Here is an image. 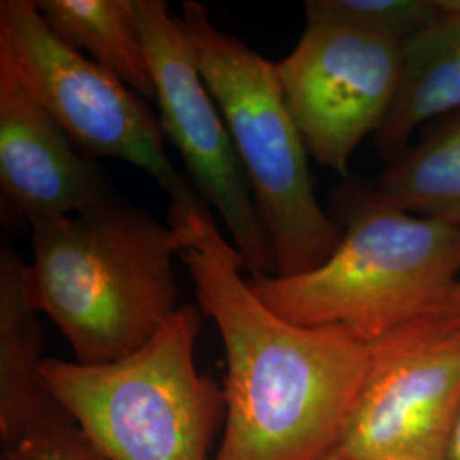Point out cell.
Masks as SVG:
<instances>
[{
  "label": "cell",
  "instance_id": "cell-1",
  "mask_svg": "<svg viewBox=\"0 0 460 460\" xmlns=\"http://www.w3.org/2000/svg\"><path fill=\"white\" fill-rule=\"evenodd\" d=\"M169 227L226 348L224 437L212 460L326 459L360 394L368 345L340 326H298L273 313L208 208Z\"/></svg>",
  "mask_w": 460,
  "mask_h": 460
},
{
  "label": "cell",
  "instance_id": "cell-2",
  "mask_svg": "<svg viewBox=\"0 0 460 460\" xmlns=\"http://www.w3.org/2000/svg\"><path fill=\"white\" fill-rule=\"evenodd\" d=\"M30 296L74 351L102 365L140 349L178 307L181 235L113 198L83 214L31 222Z\"/></svg>",
  "mask_w": 460,
  "mask_h": 460
},
{
  "label": "cell",
  "instance_id": "cell-3",
  "mask_svg": "<svg viewBox=\"0 0 460 460\" xmlns=\"http://www.w3.org/2000/svg\"><path fill=\"white\" fill-rule=\"evenodd\" d=\"M343 239L326 263L296 277L251 279L279 317L340 326L370 345L427 319L460 281V227L408 214L376 190H346Z\"/></svg>",
  "mask_w": 460,
  "mask_h": 460
},
{
  "label": "cell",
  "instance_id": "cell-4",
  "mask_svg": "<svg viewBox=\"0 0 460 460\" xmlns=\"http://www.w3.org/2000/svg\"><path fill=\"white\" fill-rule=\"evenodd\" d=\"M199 329V307L190 304L121 360L45 358L41 377L104 460H208L226 394L198 370Z\"/></svg>",
  "mask_w": 460,
  "mask_h": 460
},
{
  "label": "cell",
  "instance_id": "cell-5",
  "mask_svg": "<svg viewBox=\"0 0 460 460\" xmlns=\"http://www.w3.org/2000/svg\"><path fill=\"white\" fill-rule=\"evenodd\" d=\"M203 81L224 116L271 249L275 277L326 263L345 230L319 205L309 150L290 115L275 62L220 31L203 4H182Z\"/></svg>",
  "mask_w": 460,
  "mask_h": 460
},
{
  "label": "cell",
  "instance_id": "cell-6",
  "mask_svg": "<svg viewBox=\"0 0 460 460\" xmlns=\"http://www.w3.org/2000/svg\"><path fill=\"white\" fill-rule=\"evenodd\" d=\"M0 58L85 155L128 163L159 182L171 198L167 218L207 207L171 164L161 119L127 84L53 33L33 0L0 2Z\"/></svg>",
  "mask_w": 460,
  "mask_h": 460
},
{
  "label": "cell",
  "instance_id": "cell-7",
  "mask_svg": "<svg viewBox=\"0 0 460 460\" xmlns=\"http://www.w3.org/2000/svg\"><path fill=\"white\" fill-rule=\"evenodd\" d=\"M368 348L360 394L332 454L445 460L460 411V329L420 319Z\"/></svg>",
  "mask_w": 460,
  "mask_h": 460
},
{
  "label": "cell",
  "instance_id": "cell-8",
  "mask_svg": "<svg viewBox=\"0 0 460 460\" xmlns=\"http://www.w3.org/2000/svg\"><path fill=\"white\" fill-rule=\"evenodd\" d=\"M163 132L181 154L201 197L218 215L252 279L275 263L227 125L197 64L181 19L164 0H135Z\"/></svg>",
  "mask_w": 460,
  "mask_h": 460
},
{
  "label": "cell",
  "instance_id": "cell-9",
  "mask_svg": "<svg viewBox=\"0 0 460 460\" xmlns=\"http://www.w3.org/2000/svg\"><path fill=\"white\" fill-rule=\"evenodd\" d=\"M275 66L309 155L348 178L355 150L382 128L394 104L402 43L338 24L307 22L296 49Z\"/></svg>",
  "mask_w": 460,
  "mask_h": 460
},
{
  "label": "cell",
  "instance_id": "cell-10",
  "mask_svg": "<svg viewBox=\"0 0 460 460\" xmlns=\"http://www.w3.org/2000/svg\"><path fill=\"white\" fill-rule=\"evenodd\" d=\"M0 188L30 220L98 208L113 199L101 169L83 154L16 70L0 58Z\"/></svg>",
  "mask_w": 460,
  "mask_h": 460
},
{
  "label": "cell",
  "instance_id": "cell-11",
  "mask_svg": "<svg viewBox=\"0 0 460 460\" xmlns=\"http://www.w3.org/2000/svg\"><path fill=\"white\" fill-rule=\"evenodd\" d=\"M30 296L28 264L7 243L0 249V442L21 440L58 404L41 377L45 336Z\"/></svg>",
  "mask_w": 460,
  "mask_h": 460
},
{
  "label": "cell",
  "instance_id": "cell-12",
  "mask_svg": "<svg viewBox=\"0 0 460 460\" xmlns=\"http://www.w3.org/2000/svg\"><path fill=\"white\" fill-rule=\"evenodd\" d=\"M442 13L402 43L401 81L376 146L393 159L412 133L460 111V0H440Z\"/></svg>",
  "mask_w": 460,
  "mask_h": 460
},
{
  "label": "cell",
  "instance_id": "cell-13",
  "mask_svg": "<svg viewBox=\"0 0 460 460\" xmlns=\"http://www.w3.org/2000/svg\"><path fill=\"white\" fill-rule=\"evenodd\" d=\"M49 30L110 70L140 98L155 99L135 0H38Z\"/></svg>",
  "mask_w": 460,
  "mask_h": 460
},
{
  "label": "cell",
  "instance_id": "cell-14",
  "mask_svg": "<svg viewBox=\"0 0 460 460\" xmlns=\"http://www.w3.org/2000/svg\"><path fill=\"white\" fill-rule=\"evenodd\" d=\"M374 190L408 214L460 227V111L389 159Z\"/></svg>",
  "mask_w": 460,
  "mask_h": 460
},
{
  "label": "cell",
  "instance_id": "cell-15",
  "mask_svg": "<svg viewBox=\"0 0 460 460\" xmlns=\"http://www.w3.org/2000/svg\"><path fill=\"white\" fill-rule=\"evenodd\" d=\"M307 22L338 24L408 41L442 13L440 0H309Z\"/></svg>",
  "mask_w": 460,
  "mask_h": 460
},
{
  "label": "cell",
  "instance_id": "cell-16",
  "mask_svg": "<svg viewBox=\"0 0 460 460\" xmlns=\"http://www.w3.org/2000/svg\"><path fill=\"white\" fill-rule=\"evenodd\" d=\"M2 460L104 459L58 406L16 444L2 448Z\"/></svg>",
  "mask_w": 460,
  "mask_h": 460
},
{
  "label": "cell",
  "instance_id": "cell-17",
  "mask_svg": "<svg viewBox=\"0 0 460 460\" xmlns=\"http://www.w3.org/2000/svg\"><path fill=\"white\" fill-rule=\"evenodd\" d=\"M427 319H431L447 328L460 329V281L445 296L437 311Z\"/></svg>",
  "mask_w": 460,
  "mask_h": 460
},
{
  "label": "cell",
  "instance_id": "cell-18",
  "mask_svg": "<svg viewBox=\"0 0 460 460\" xmlns=\"http://www.w3.org/2000/svg\"><path fill=\"white\" fill-rule=\"evenodd\" d=\"M445 460H460V411L456 420V425L452 428L450 438H448Z\"/></svg>",
  "mask_w": 460,
  "mask_h": 460
},
{
  "label": "cell",
  "instance_id": "cell-19",
  "mask_svg": "<svg viewBox=\"0 0 460 460\" xmlns=\"http://www.w3.org/2000/svg\"><path fill=\"white\" fill-rule=\"evenodd\" d=\"M324 460H349V459H345V457H341V456H338V454H331V456H328V457H326V459Z\"/></svg>",
  "mask_w": 460,
  "mask_h": 460
}]
</instances>
